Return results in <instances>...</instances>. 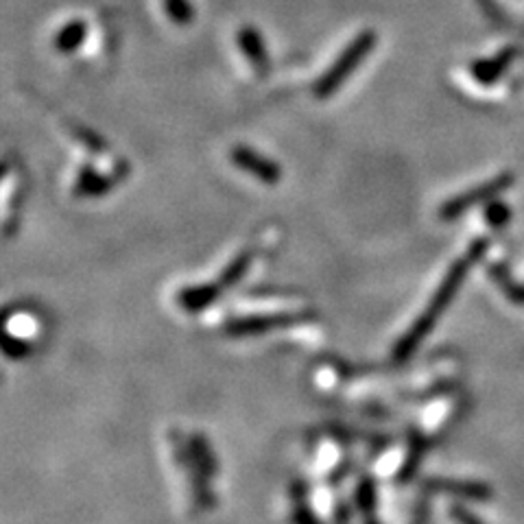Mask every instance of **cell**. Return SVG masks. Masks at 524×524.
<instances>
[{
	"label": "cell",
	"instance_id": "1",
	"mask_svg": "<svg viewBox=\"0 0 524 524\" xmlns=\"http://www.w3.org/2000/svg\"><path fill=\"white\" fill-rule=\"evenodd\" d=\"M485 243H476V245L470 250V253L462 261H457L450 267V272L446 273V278L442 280V284H439V289L435 291V295H433V300L428 301V306L422 312L420 317H417V321L409 328V332H406L405 338H400V343L395 346V357L398 358H406L409 354L420 346L422 341H424V337L431 332V328L435 326V321L439 319V315H442L443 310H446V306L453 301L454 295H457L459 287L463 284V278L465 273H468L470 264H474L476 258L481 256V252H483Z\"/></svg>",
	"mask_w": 524,
	"mask_h": 524
},
{
	"label": "cell",
	"instance_id": "2",
	"mask_svg": "<svg viewBox=\"0 0 524 524\" xmlns=\"http://www.w3.org/2000/svg\"><path fill=\"white\" fill-rule=\"evenodd\" d=\"M374 46H376V31L367 29L363 31V33H358L357 38L352 40V44L346 46V51L337 57V62L332 63L324 75L319 77V81L315 83V88H312L315 97L317 99L332 97V94L341 88V83L357 71L358 63L372 52Z\"/></svg>",
	"mask_w": 524,
	"mask_h": 524
},
{
	"label": "cell",
	"instance_id": "3",
	"mask_svg": "<svg viewBox=\"0 0 524 524\" xmlns=\"http://www.w3.org/2000/svg\"><path fill=\"white\" fill-rule=\"evenodd\" d=\"M232 162H234L241 171H247L250 175H253L258 182L269 184V186H273V184H278L280 179H282V168L269 160V157L253 151L252 147L245 145L234 147V151H232Z\"/></svg>",
	"mask_w": 524,
	"mask_h": 524
},
{
	"label": "cell",
	"instance_id": "4",
	"mask_svg": "<svg viewBox=\"0 0 524 524\" xmlns=\"http://www.w3.org/2000/svg\"><path fill=\"white\" fill-rule=\"evenodd\" d=\"M511 179L510 177H499L496 182H490V184H483L481 188H474V190H470V193H465L462 195V197H454V199H450L448 204H443V208H442V219L443 221H450V219H457L459 214H463L465 210L470 208L472 204H479V201H483L487 197H491V195H496L499 190H502L510 184Z\"/></svg>",
	"mask_w": 524,
	"mask_h": 524
},
{
	"label": "cell",
	"instance_id": "5",
	"mask_svg": "<svg viewBox=\"0 0 524 524\" xmlns=\"http://www.w3.org/2000/svg\"><path fill=\"white\" fill-rule=\"evenodd\" d=\"M300 317L295 315H269V317H245V319H236L227 326L230 335H261V332L269 330V328L275 326H287L295 324Z\"/></svg>",
	"mask_w": 524,
	"mask_h": 524
},
{
	"label": "cell",
	"instance_id": "6",
	"mask_svg": "<svg viewBox=\"0 0 524 524\" xmlns=\"http://www.w3.org/2000/svg\"><path fill=\"white\" fill-rule=\"evenodd\" d=\"M238 46L247 55V60L252 62V66L256 68L258 75H267L269 68V57L267 49H264V42L253 26H245V29L238 31Z\"/></svg>",
	"mask_w": 524,
	"mask_h": 524
},
{
	"label": "cell",
	"instance_id": "7",
	"mask_svg": "<svg viewBox=\"0 0 524 524\" xmlns=\"http://www.w3.org/2000/svg\"><path fill=\"white\" fill-rule=\"evenodd\" d=\"M221 293H224V291L219 289V284L205 282V284H193V287L182 289L177 298L184 309L193 312V310H201V309H205V306L213 304Z\"/></svg>",
	"mask_w": 524,
	"mask_h": 524
},
{
	"label": "cell",
	"instance_id": "8",
	"mask_svg": "<svg viewBox=\"0 0 524 524\" xmlns=\"http://www.w3.org/2000/svg\"><path fill=\"white\" fill-rule=\"evenodd\" d=\"M114 182L116 179L105 177V175L94 171L92 167H83L77 175L75 195H79V197H99V195L108 193L114 186Z\"/></svg>",
	"mask_w": 524,
	"mask_h": 524
},
{
	"label": "cell",
	"instance_id": "9",
	"mask_svg": "<svg viewBox=\"0 0 524 524\" xmlns=\"http://www.w3.org/2000/svg\"><path fill=\"white\" fill-rule=\"evenodd\" d=\"M88 35V24L83 20H72V23L63 24L55 38V49L60 52H72L83 44Z\"/></svg>",
	"mask_w": 524,
	"mask_h": 524
},
{
	"label": "cell",
	"instance_id": "10",
	"mask_svg": "<svg viewBox=\"0 0 524 524\" xmlns=\"http://www.w3.org/2000/svg\"><path fill=\"white\" fill-rule=\"evenodd\" d=\"M252 261H253V252H252V250L238 253L234 261H232L230 267H227L225 272L221 273V278L216 280V284H219V289H221V291H227V289L234 287L238 280H241L243 275L247 273V269H250Z\"/></svg>",
	"mask_w": 524,
	"mask_h": 524
},
{
	"label": "cell",
	"instance_id": "11",
	"mask_svg": "<svg viewBox=\"0 0 524 524\" xmlns=\"http://www.w3.org/2000/svg\"><path fill=\"white\" fill-rule=\"evenodd\" d=\"M164 9H167L168 18H171L175 24L186 26L193 23L195 12L188 0H164Z\"/></svg>",
	"mask_w": 524,
	"mask_h": 524
},
{
	"label": "cell",
	"instance_id": "12",
	"mask_svg": "<svg viewBox=\"0 0 524 524\" xmlns=\"http://www.w3.org/2000/svg\"><path fill=\"white\" fill-rule=\"evenodd\" d=\"M453 516L457 518V522H459V524H483V522L479 520V518L472 516V513H470V511L462 510V507H457V510L453 511Z\"/></svg>",
	"mask_w": 524,
	"mask_h": 524
}]
</instances>
